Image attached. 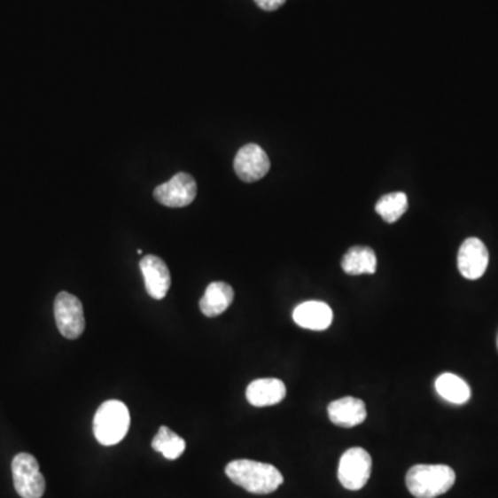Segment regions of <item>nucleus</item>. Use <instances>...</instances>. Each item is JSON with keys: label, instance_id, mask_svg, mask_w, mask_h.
Segmentation results:
<instances>
[{"label": "nucleus", "instance_id": "obj_1", "mask_svg": "<svg viewBox=\"0 0 498 498\" xmlns=\"http://www.w3.org/2000/svg\"><path fill=\"white\" fill-rule=\"evenodd\" d=\"M226 475L231 482L253 494H270L284 482L277 468L253 460L231 461L226 467Z\"/></svg>", "mask_w": 498, "mask_h": 498}, {"label": "nucleus", "instance_id": "obj_2", "mask_svg": "<svg viewBox=\"0 0 498 498\" xmlns=\"http://www.w3.org/2000/svg\"><path fill=\"white\" fill-rule=\"evenodd\" d=\"M455 472L447 465H414L406 477L407 489L416 498H436L455 486Z\"/></svg>", "mask_w": 498, "mask_h": 498}, {"label": "nucleus", "instance_id": "obj_3", "mask_svg": "<svg viewBox=\"0 0 498 498\" xmlns=\"http://www.w3.org/2000/svg\"><path fill=\"white\" fill-rule=\"evenodd\" d=\"M128 407L120 401H108L98 407L93 420V432L103 446L118 445L129 431Z\"/></svg>", "mask_w": 498, "mask_h": 498}, {"label": "nucleus", "instance_id": "obj_4", "mask_svg": "<svg viewBox=\"0 0 498 498\" xmlns=\"http://www.w3.org/2000/svg\"><path fill=\"white\" fill-rule=\"evenodd\" d=\"M13 482L16 492L21 498H42L46 490V482L39 470L36 458L28 453H19L12 463Z\"/></svg>", "mask_w": 498, "mask_h": 498}, {"label": "nucleus", "instance_id": "obj_5", "mask_svg": "<svg viewBox=\"0 0 498 498\" xmlns=\"http://www.w3.org/2000/svg\"><path fill=\"white\" fill-rule=\"evenodd\" d=\"M372 460L369 451L352 447L345 451L338 468V479L347 490L363 489L371 477Z\"/></svg>", "mask_w": 498, "mask_h": 498}, {"label": "nucleus", "instance_id": "obj_6", "mask_svg": "<svg viewBox=\"0 0 498 498\" xmlns=\"http://www.w3.org/2000/svg\"><path fill=\"white\" fill-rule=\"evenodd\" d=\"M54 317L58 331L66 339H78L85 331L82 302L71 293H58L54 300Z\"/></svg>", "mask_w": 498, "mask_h": 498}, {"label": "nucleus", "instance_id": "obj_7", "mask_svg": "<svg viewBox=\"0 0 498 498\" xmlns=\"http://www.w3.org/2000/svg\"><path fill=\"white\" fill-rule=\"evenodd\" d=\"M197 196V183L189 174H177L167 183L154 190V198L167 208H183Z\"/></svg>", "mask_w": 498, "mask_h": 498}, {"label": "nucleus", "instance_id": "obj_8", "mask_svg": "<svg viewBox=\"0 0 498 498\" xmlns=\"http://www.w3.org/2000/svg\"><path fill=\"white\" fill-rule=\"evenodd\" d=\"M270 169V160L261 145L251 143L244 145L237 152L234 160V171L246 183H253L268 175Z\"/></svg>", "mask_w": 498, "mask_h": 498}, {"label": "nucleus", "instance_id": "obj_9", "mask_svg": "<svg viewBox=\"0 0 498 498\" xmlns=\"http://www.w3.org/2000/svg\"><path fill=\"white\" fill-rule=\"evenodd\" d=\"M458 270L467 280H478L489 266V251L479 238H468L458 251Z\"/></svg>", "mask_w": 498, "mask_h": 498}, {"label": "nucleus", "instance_id": "obj_10", "mask_svg": "<svg viewBox=\"0 0 498 498\" xmlns=\"http://www.w3.org/2000/svg\"><path fill=\"white\" fill-rule=\"evenodd\" d=\"M140 270L144 277L145 291L154 300H164L171 288V273L167 263L155 255H145L140 261Z\"/></svg>", "mask_w": 498, "mask_h": 498}, {"label": "nucleus", "instance_id": "obj_11", "mask_svg": "<svg viewBox=\"0 0 498 498\" xmlns=\"http://www.w3.org/2000/svg\"><path fill=\"white\" fill-rule=\"evenodd\" d=\"M293 322L300 327L312 331H324L334 320V313L327 303L319 300H307L300 303L293 310Z\"/></svg>", "mask_w": 498, "mask_h": 498}, {"label": "nucleus", "instance_id": "obj_12", "mask_svg": "<svg viewBox=\"0 0 498 498\" xmlns=\"http://www.w3.org/2000/svg\"><path fill=\"white\" fill-rule=\"evenodd\" d=\"M328 416L337 426L354 428L366 421V404L362 399L352 396L338 399L328 406Z\"/></svg>", "mask_w": 498, "mask_h": 498}, {"label": "nucleus", "instance_id": "obj_13", "mask_svg": "<svg viewBox=\"0 0 498 498\" xmlns=\"http://www.w3.org/2000/svg\"><path fill=\"white\" fill-rule=\"evenodd\" d=\"M285 394L284 382L276 378L256 379L246 388V401L255 407L275 406L284 401Z\"/></svg>", "mask_w": 498, "mask_h": 498}, {"label": "nucleus", "instance_id": "obj_14", "mask_svg": "<svg viewBox=\"0 0 498 498\" xmlns=\"http://www.w3.org/2000/svg\"><path fill=\"white\" fill-rule=\"evenodd\" d=\"M233 300V288L223 281H214L206 287L204 297L199 300V309L206 317H216L226 312Z\"/></svg>", "mask_w": 498, "mask_h": 498}, {"label": "nucleus", "instance_id": "obj_15", "mask_svg": "<svg viewBox=\"0 0 498 498\" xmlns=\"http://www.w3.org/2000/svg\"><path fill=\"white\" fill-rule=\"evenodd\" d=\"M342 268L349 276L374 275L377 255L370 246H354L345 253Z\"/></svg>", "mask_w": 498, "mask_h": 498}, {"label": "nucleus", "instance_id": "obj_16", "mask_svg": "<svg viewBox=\"0 0 498 498\" xmlns=\"http://www.w3.org/2000/svg\"><path fill=\"white\" fill-rule=\"evenodd\" d=\"M435 388L440 398L453 404H465L471 399L470 385L450 372L438 377Z\"/></svg>", "mask_w": 498, "mask_h": 498}, {"label": "nucleus", "instance_id": "obj_17", "mask_svg": "<svg viewBox=\"0 0 498 498\" xmlns=\"http://www.w3.org/2000/svg\"><path fill=\"white\" fill-rule=\"evenodd\" d=\"M152 448L161 453L167 460H177L186 450V440L167 428L161 426L155 438L152 439Z\"/></svg>", "mask_w": 498, "mask_h": 498}, {"label": "nucleus", "instance_id": "obj_18", "mask_svg": "<svg viewBox=\"0 0 498 498\" xmlns=\"http://www.w3.org/2000/svg\"><path fill=\"white\" fill-rule=\"evenodd\" d=\"M409 208V199L404 192H391L381 197L377 202V214L384 219L386 223H394L406 214Z\"/></svg>", "mask_w": 498, "mask_h": 498}, {"label": "nucleus", "instance_id": "obj_19", "mask_svg": "<svg viewBox=\"0 0 498 498\" xmlns=\"http://www.w3.org/2000/svg\"><path fill=\"white\" fill-rule=\"evenodd\" d=\"M285 2L287 0H255V4L266 12H275V10L280 9Z\"/></svg>", "mask_w": 498, "mask_h": 498}]
</instances>
